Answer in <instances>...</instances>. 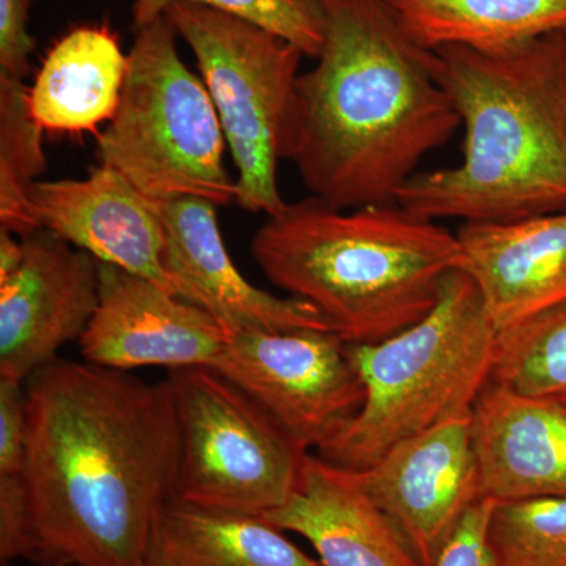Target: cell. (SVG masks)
Instances as JSON below:
<instances>
[{
    "label": "cell",
    "mask_w": 566,
    "mask_h": 566,
    "mask_svg": "<svg viewBox=\"0 0 566 566\" xmlns=\"http://www.w3.org/2000/svg\"><path fill=\"white\" fill-rule=\"evenodd\" d=\"M24 475L43 564L145 566L177 497L180 424L167 379L55 359L29 378Z\"/></svg>",
    "instance_id": "1"
},
{
    "label": "cell",
    "mask_w": 566,
    "mask_h": 566,
    "mask_svg": "<svg viewBox=\"0 0 566 566\" xmlns=\"http://www.w3.org/2000/svg\"><path fill=\"white\" fill-rule=\"evenodd\" d=\"M315 2L322 50L294 84L281 156L331 207L397 203L424 156L461 126L434 52L409 36L387 0Z\"/></svg>",
    "instance_id": "2"
},
{
    "label": "cell",
    "mask_w": 566,
    "mask_h": 566,
    "mask_svg": "<svg viewBox=\"0 0 566 566\" xmlns=\"http://www.w3.org/2000/svg\"><path fill=\"white\" fill-rule=\"evenodd\" d=\"M464 129L457 166L417 172L397 203L433 221H512L566 210V40L436 50Z\"/></svg>",
    "instance_id": "3"
},
{
    "label": "cell",
    "mask_w": 566,
    "mask_h": 566,
    "mask_svg": "<svg viewBox=\"0 0 566 566\" xmlns=\"http://www.w3.org/2000/svg\"><path fill=\"white\" fill-rule=\"evenodd\" d=\"M251 252L268 281L318 308L348 345L424 318L461 260L457 233L401 205L340 210L315 197L266 218Z\"/></svg>",
    "instance_id": "4"
},
{
    "label": "cell",
    "mask_w": 566,
    "mask_h": 566,
    "mask_svg": "<svg viewBox=\"0 0 566 566\" xmlns=\"http://www.w3.org/2000/svg\"><path fill=\"white\" fill-rule=\"evenodd\" d=\"M495 340L497 331L474 282L453 271L420 322L385 340L348 345L364 403L316 455L365 471L406 439L471 417L491 381Z\"/></svg>",
    "instance_id": "5"
},
{
    "label": "cell",
    "mask_w": 566,
    "mask_h": 566,
    "mask_svg": "<svg viewBox=\"0 0 566 566\" xmlns=\"http://www.w3.org/2000/svg\"><path fill=\"white\" fill-rule=\"evenodd\" d=\"M177 39L167 17L134 31L120 104L96 140V158L156 205L181 197L237 203L221 120Z\"/></svg>",
    "instance_id": "6"
},
{
    "label": "cell",
    "mask_w": 566,
    "mask_h": 566,
    "mask_svg": "<svg viewBox=\"0 0 566 566\" xmlns=\"http://www.w3.org/2000/svg\"><path fill=\"white\" fill-rule=\"evenodd\" d=\"M197 62L237 169V205L279 214L283 122L304 52L255 22L227 11L175 3L166 13Z\"/></svg>",
    "instance_id": "7"
},
{
    "label": "cell",
    "mask_w": 566,
    "mask_h": 566,
    "mask_svg": "<svg viewBox=\"0 0 566 566\" xmlns=\"http://www.w3.org/2000/svg\"><path fill=\"white\" fill-rule=\"evenodd\" d=\"M167 382L180 424L177 497L259 517L285 504L308 452L214 368L169 370Z\"/></svg>",
    "instance_id": "8"
},
{
    "label": "cell",
    "mask_w": 566,
    "mask_h": 566,
    "mask_svg": "<svg viewBox=\"0 0 566 566\" xmlns=\"http://www.w3.org/2000/svg\"><path fill=\"white\" fill-rule=\"evenodd\" d=\"M211 368L308 453L340 433L364 403L348 344L334 331L234 334Z\"/></svg>",
    "instance_id": "9"
},
{
    "label": "cell",
    "mask_w": 566,
    "mask_h": 566,
    "mask_svg": "<svg viewBox=\"0 0 566 566\" xmlns=\"http://www.w3.org/2000/svg\"><path fill=\"white\" fill-rule=\"evenodd\" d=\"M24 260L0 283V378L24 381L81 340L99 304V262L48 230L22 238Z\"/></svg>",
    "instance_id": "10"
},
{
    "label": "cell",
    "mask_w": 566,
    "mask_h": 566,
    "mask_svg": "<svg viewBox=\"0 0 566 566\" xmlns=\"http://www.w3.org/2000/svg\"><path fill=\"white\" fill-rule=\"evenodd\" d=\"M357 475L422 565L436 566L468 510L483 497L471 417L406 439Z\"/></svg>",
    "instance_id": "11"
},
{
    "label": "cell",
    "mask_w": 566,
    "mask_h": 566,
    "mask_svg": "<svg viewBox=\"0 0 566 566\" xmlns=\"http://www.w3.org/2000/svg\"><path fill=\"white\" fill-rule=\"evenodd\" d=\"M99 304L80 340L85 363L142 367H211L229 331L199 305L114 264H99Z\"/></svg>",
    "instance_id": "12"
},
{
    "label": "cell",
    "mask_w": 566,
    "mask_h": 566,
    "mask_svg": "<svg viewBox=\"0 0 566 566\" xmlns=\"http://www.w3.org/2000/svg\"><path fill=\"white\" fill-rule=\"evenodd\" d=\"M216 208L197 197L159 205L166 237L164 268L175 294L214 316L230 335L334 331L311 303L264 292L238 271L223 243Z\"/></svg>",
    "instance_id": "13"
},
{
    "label": "cell",
    "mask_w": 566,
    "mask_h": 566,
    "mask_svg": "<svg viewBox=\"0 0 566 566\" xmlns=\"http://www.w3.org/2000/svg\"><path fill=\"white\" fill-rule=\"evenodd\" d=\"M29 208L39 229L175 294L164 268L159 205L115 170L98 164L80 180H41L29 193Z\"/></svg>",
    "instance_id": "14"
},
{
    "label": "cell",
    "mask_w": 566,
    "mask_h": 566,
    "mask_svg": "<svg viewBox=\"0 0 566 566\" xmlns=\"http://www.w3.org/2000/svg\"><path fill=\"white\" fill-rule=\"evenodd\" d=\"M461 260L495 331L566 301V210L512 221L463 222Z\"/></svg>",
    "instance_id": "15"
},
{
    "label": "cell",
    "mask_w": 566,
    "mask_h": 566,
    "mask_svg": "<svg viewBox=\"0 0 566 566\" xmlns=\"http://www.w3.org/2000/svg\"><path fill=\"white\" fill-rule=\"evenodd\" d=\"M303 536L323 566H423L356 471L308 453L289 501L263 516Z\"/></svg>",
    "instance_id": "16"
},
{
    "label": "cell",
    "mask_w": 566,
    "mask_h": 566,
    "mask_svg": "<svg viewBox=\"0 0 566 566\" xmlns=\"http://www.w3.org/2000/svg\"><path fill=\"white\" fill-rule=\"evenodd\" d=\"M483 497H566V405L490 385L471 415Z\"/></svg>",
    "instance_id": "17"
},
{
    "label": "cell",
    "mask_w": 566,
    "mask_h": 566,
    "mask_svg": "<svg viewBox=\"0 0 566 566\" xmlns=\"http://www.w3.org/2000/svg\"><path fill=\"white\" fill-rule=\"evenodd\" d=\"M128 54L106 25H84L62 36L41 63L29 107L44 132L92 133L120 104Z\"/></svg>",
    "instance_id": "18"
},
{
    "label": "cell",
    "mask_w": 566,
    "mask_h": 566,
    "mask_svg": "<svg viewBox=\"0 0 566 566\" xmlns=\"http://www.w3.org/2000/svg\"><path fill=\"white\" fill-rule=\"evenodd\" d=\"M145 566H323L263 517L167 502Z\"/></svg>",
    "instance_id": "19"
},
{
    "label": "cell",
    "mask_w": 566,
    "mask_h": 566,
    "mask_svg": "<svg viewBox=\"0 0 566 566\" xmlns=\"http://www.w3.org/2000/svg\"><path fill=\"white\" fill-rule=\"evenodd\" d=\"M428 51H502L566 28V0H387Z\"/></svg>",
    "instance_id": "20"
},
{
    "label": "cell",
    "mask_w": 566,
    "mask_h": 566,
    "mask_svg": "<svg viewBox=\"0 0 566 566\" xmlns=\"http://www.w3.org/2000/svg\"><path fill=\"white\" fill-rule=\"evenodd\" d=\"M43 134L32 117L24 82L0 74V230L20 238L40 230L29 193L46 172Z\"/></svg>",
    "instance_id": "21"
},
{
    "label": "cell",
    "mask_w": 566,
    "mask_h": 566,
    "mask_svg": "<svg viewBox=\"0 0 566 566\" xmlns=\"http://www.w3.org/2000/svg\"><path fill=\"white\" fill-rule=\"evenodd\" d=\"M491 382L566 405V301L497 333Z\"/></svg>",
    "instance_id": "22"
},
{
    "label": "cell",
    "mask_w": 566,
    "mask_h": 566,
    "mask_svg": "<svg viewBox=\"0 0 566 566\" xmlns=\"http://www.w3.org/2000/svg\"><path fill=\"white\" fill-rule=\"evenodd\" d=\"M488 536L497 566H566V497L495 502Z\"/></svg>",
    "instance_id": "23"
},
{
    "label": "cell",
    "mask_w": 566,
    "mask_h": 566,
    "mask_svg": "<svg viewBox=\"0 0 566 566\" xmlns=\"http://www.w3.org/2000/svg\"><path fill=\"white\" fill-rule=\"evenodd\" d=\"M196 3L227 11L262 25L316 57L323 44V22L315 0H134L133 31H139L159 18L175 3Z\"/></svg>",
    "instance_id": "24"
},
{
    "label": "cell",
    "mask_w": 566,
    "mask_h": 566,
    "mask_svg": "<svg viewBox=\"0 0 566 566\" xmlns=\"http://www.w3.org/2000/svg\"><path fill=\"white\" fill-rule=\"evenodd\" d=\"M22 557L43 564L28 483L22 474L0 475V562Z\"/></svg>",
    "instance_id": "25"
},
{
    "label": "cell",
    "mask_w": 566,
    "mask_h": 566,
    "mask_svg": "<svg viewBox=\"0 0 566 566\" xmlns=\"http://www.w3.org/2000/svg\"><path fill=\"white\" fill-rule=\"evenodd\" d=\"M28 441V394L21 381L0 378V475L24 472Z\"/></svg>",
    "instance_id": "26"
},
{
    "label": "cell",
    "mask_w": 566,
    "mask_h": 566,
    "mask_svg": "<svg viewBox=\"0 0 566 566\" xmlns=\"http://www.w3.org/2000/svg\"><path fill=\"white\" fill-rule=\"evenodd\" d=\"M494 505L493 499L482 497L468 510L442 547L436 566H497L488 536Z\"/></svg>",
    "instance_id": "27"
},
{
    "label": "cell",
    "mask_w": 566,
    "mask_h": 566,
    "mask_svg": "<svg viewBox=\"0 0 566 566\" xmlns=\"http://www.w3.org/2000/svg\"><path fill=\"white\" fill-rule=\"evenodd\" d=\"M33 0H0V74L24 81L35 40L29 32Z\"/></svg>",
    "instance_id": "28"
},
{
    "label": "cell",
    "mask_w": 566,
    "mask_h": 566,
    "mask_svg": "<svg viewBox=\"0 0 566 566\" xmlns=\"http://www.w3.org/2000/svg\"><path fill=\"white\" fill-rule=\"evenodd\" d=\"M24 260V243L17 234L0 230V283L9 281Z\"/></svg>",
    "instance_id": "29"
},
{
    "label": "cell",
    "mask_w": 566,
    "mask_h": 566,
    "mask_svg": "<svg viewBox=\"0 0 566 566\" xmlns=\"http://www.w3.org/2000/svg\"><path fill=\"white\" fill-rule=\"evenodd\" d=\"M40 566H71L70 562L66 560H52L46 562V564H40Z\"/></svg>",
    "instance_id": "30"
},
{
    "label": "cell",
    "mask_w": 566,
    "mask_h": 566,
    "mask_svg": "<svg viewBox=\"0 0 566 566\" xmlns=\"http://www.w3.org/2000/svg\"><path fill=\"white\" fill-rule=\"evenodd\" d=\"M562 33H564V36H565V40H566V28L564 29V31H560Z\"/></svg>",
    "instance_id": "31"
}]
</instances>
